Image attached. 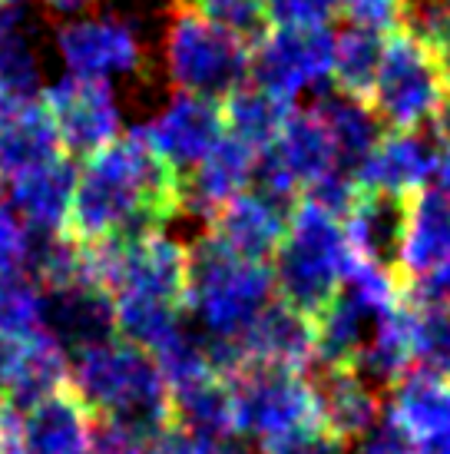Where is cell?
<instances>
[{
  "mask_svg": "<svg viewBox=\"0 0 450 454\" xmlns=\"http://www.w3.org/2000/svg\"><path fill=\"white\" fill-rule=\"evenodd\" d=\"M232 381L238 438L265 444L308 425H322L318 388L308 375L275 372V368H242Z\"/></svg>",
  "mask_w": 450,
  "mask_h": 454,
  "instance_id": "ba28073f",
  "label": "cell"
},
{
  "mask_svg": "<svg viewBox=\"0 0 450 454\" xmlns=\"http://www.w3.org/2000/svg\"><path fill=\"white\" fill-rule=\"evenodd\" d=\"M255 166H259V153L225 133L219 146L182 176V209L209 223L225 202L252 190Z\"/></svg>",
  "mask_w": 450,
  "mask_h": 454,
  "instance_id": "ac0fdd59",
  "label": "cell"
},
{
  "mask_svg": "<svg viewBox=\"0 0 450 454\" xmlns=\"http://www.w3.org/2000/svg\"><path fill=\"white\" fill-rule=\"evenodd\" d=\"M40 103L53 120L60 150L83 163L87 156L106 150L123 137V106L112 83L63 74L43 87Z\"/></svg>",
  "mask_w": 450,
  "mask_h": 454,
  "instance_id": "9c48e42d",
  "label": "cell"
},
{
  "mask_svg": "<svg viewBox=\"0 0 450 454\" xmlns=\"http://www.w3.org/2000/svg\"><path fill=\"white\" fill-rule=\"evenodd\" d=\"M70 391L97 425L156 438L173 425L169 388L156 358L123 339H106L70 358Z\"/></svg>",
  "mask_w": 450,
  "mask_h": 454,
  "instance_id": "3957f363",
  "label": "cell"
},
{
  "mask_svg": "<svg viewBox=\"0 0 450 454\" xmlns=\"http://www.w3.org/2000/svg\"><path fill=\"white\" fill-rule=\"evenodd\" d=\"M407 299L411 309V332H414V358L417 368L450 375V309L424 299Z\"/></svg>",
  "mask_w": 450,
  "mask_h": 454,
  "instance_id": "4dcf8cb0",
  "label": "cell"
},
{
  "mask_svg": "<svg viewBox=\"0 0 450 454\" xmlns=\"http://www.w3.org/2000/svg\"><path fill=\"white\" fill-rule=\"evenodd\" d=\"M265 153L295 179V186L301 192L314 186L318 179H325L328 173L341 169L335 146H331V137H328L322 116L314 114V106H295L285 129L278 133L275 146Z\"/></svg>",
  "mask_w": 450,
  "mask_h": 454,
  "instance_id": "7402d4cb",
  "label": "cell"
},
{
  "mask_svg": "<svg viewBox=\"0 0 450 454\" xmlns=\"http://www.w3.org/2000/svg\"><path fill=\"white\" fill-rule=\"evenodd\" d=\"M434 176H438V137L424 129H384L375 150L354 169V179L364 192H377L398 202L434 186Z\"/></svg>",
  "mask_w": 450,
  "mask_h": 454,
  "instance_id": "7c38bea8",
  "label": "cell"
},
{
  "mask_svg": "<svg viewBox=\"0 0 450 454\" xmlns=\"http://www.w3.org/2000/svg\"><path fill=\"white\" fill-rule=\"evenodd\" d=\"M159 454H245V442L238 434H219V431H192V428H169L156 438Z\"/></svg>",
  "mask_w": 450,
  "mask_h": 454,
  "instance_id": "d6a6232c",
  "label": "cell"
},
{
  "mask_svg": "<svg viewBox=\"0 0 450 454\" xmlns=\"http://www.w3.org/2000/svg\"><path fill=\"white\" fill-rule=\"evenodd\" d=\"M371 322L375 318L364 316L345 292H338L335 299L314 316V365H322L325 372L354 368L364 348V339L371 332Z\"/></svg>",
  "mask_w": 450,
  "mask_h": 454,
  "instance_id": "4316f807",
  "label": "cell"
},
{
  "mask_svg": "<svg viewBox=\"0 0 450 454\" xmlns=\"http://www.w3.org/2000/svg\"><path fill=\"white\" fill-rule=\"evenodd\" d=\"M100 0H43V7L53 13H60L66 20H74V17H87L93 7H97Z\"/></svg>",
  "mask_w": 450,
  "mask_h": 454,
  "instance_id": "b9f144b4",
  "label": "cell"
},
{
  "mask_svg": "<svg viewBox=\"0 0 450 454\" xmlns=\"http://www.w3.org/2000/svg\"><path fill=\"white\" fill-rule=\"evenodd\" d=\"M414 451V448H411ZM414 454H450V444H434V448H417Z\"/></svg>",
  "mask_w": 450,
  "mask_h": 454,
  "instance_id": "f6af8a7d",
  "label": "cell"
},
{
  "mask_svg": "<svg viewBox=\"0 0 450 454\" xmlns=\"http://www.w3.org/2000/svg\"><path fill=\"white\" fill-rule=\"evenodd\" d=\"M57 153H63L60 139L43 103H0V179L4 183Z\"/></svg>",
  "mask_w": 450,
  "mask_h": 454,
  "instance_id": "44dd1931",
  "label": "cell"
},
{
  "mask_svg": "<svg viewBox=\"0 0 450 454\" xmlns=\"http://www.w3.org/2000/svg\"><path fill=\"white\" fill-rule=\"evenodd\" d=\"M314 388H318L322 425L341 444L364 442L377 431L384 398L375 381L358 375L354 368H331L322 375V381H314Z\"/></svg>",
  "mask_w": 450,
  "mask_h": 454,
  "instance_id": "ffe728a7",
  "label": "cell"
},
{
  "mask_svg": "<svg viewBox=\"0 0 450 454\" xmlns=\"http://www.w3.org/2000/svg\"><path fill=\"white\" fill-rule=\"evenodd\" d=\"M80 163L66 153H57L43 163L7 179V196L13 213L37 236H66L70 206H74Z\"/></svg>",
  "mask_w": 450,
  "mask_h": 454,
  "instance_id": "2e32d148",
  "label": "cell"
},
{
  "mask_svg": "<svg viewBox=\"0 0 450 454\" xmlns=\"http://www.w3.org/2000/svg\"><path fill=\"white\" fill-rule=\"evenodd\" d=\"M182 209V176L156 156L143 127L123 129L80 163L66 236L106 242L166 226Z\"/></svg>",
  "mask_w": 450,
  "mask_h": 454,
  "instance_id": "6da1fadb",
  "label": "cell"
},
{
  "mask_svg": "<svg viewBox=\"0 0 450 454\" xmlns=\"http://www.w3.org/2000/svg\"><path fill=\"white\" fill-rule=\"evenodd\" d=\"M358 255L351 249L345 219L312 200H299L288 213L285 239L272 259L278 299L318 316L335 299Z\"/></svg>",
  "mask_w": 450,
  "mask_h": 454,
  "instance_id": "277c9868",
  "label": "cell"
},
{
  "mask_svg": "<svg viewBox=\"0 0 450 454\" xmlns=\"http://www.w3.org/2000/svg\"><path fill=\"white\" fill-rule=\"evenodd\" d=\"M156 438H159V434H156ZM156 438H143V434L112 428V425H97L87 454H159Z\"/></svg>",
  "mask_w": 450,
  "mask_h": 454,
  "instance_id": "74e56055",
  "label": "cell"
},
{
  "mask_svg": "<svg viewBox=\"0 0 450 454\" xmlns=\"http://www.w3.org/2000/svg\"><path fill=\"white\" fill-rule=\"evenodd\" d=\"M411 368H417L414 358V332H411V309L407 299H400L391 312L377 316L371 322V332L364 339V348L354 362V372L375 381L377 388H391L398 379H404Z\"/></svg>",
  "mask_w": 450,
  "mask_h": 454,
  "instance_id": "603a6c76",
  "label": "cell"
},
{
  "mask_svg": "<svg viewBox=\"0 0 450 454\" xmlns=\"http://www.w3.org/2000/svg\"><path fill=\"white\" fill-rule=\"evenodd\" d=\"M57 57L63 74L87 80H123L139 76L146 67V47L133 20L116 13H87L57 27Z\"/></svg>",
  "mask_w": 450,
  "mask_h": 454,
  "instance_id": "30bf717a",
  "label": "cell"
},
{
  "mask_svg": "<svg viewBox=\"0 0 450 454\" xmlns=\"http://www.w3.org/2000/svg\"><path fill=\"white\" fill-rule=\"evenodd\" d=\"M20 20V11H17V4H0V37L11 30L13 24Z\"/></svg>",
  "mask_w": 450,
  "mask_h": 454,
  "instance_id": "7bdbcfd3",
  "label": "cell"
},
{
  "mask_svg": "<svg viewBox=\"0 0 450 454\" xmlns=\"http://www.w3.org/2000/svg\"><path fill=\"white\" fill-rule=\"evenodd\" d=\"M43 332H50L74 358L83 348H93L106 339H116L112 322V295L97 289L89 282L63 286V289H43Z\"/></svg>",
  "mask_w": 450,
  "mask_h": 454,
  "instance_id": "d6986e66",
  "label": "cell"
},
{
  "mask_svg": "<svg viewBox=\"0 0 450 454\" xmlns=\"http://www.w3.org/2000/svg\"><path fill=\"white\" fill-rule=\"evenodd\" d=\"M268 27H331L341 0H265Z\"/></svg>",
  "mask_w": 450,
  "mask_h": 454,
  "instance_id": "836d02e7",
  "label": "cell"
},
{
  "mask_svg": "<svg viewBox=\"0 0 450 454\" xmlns=\"http://www.w3.org/2000/svg\"><path fill=\"white\" fill-rule=\"evenodd\" d=\"M450 262V192L440 186L414 192L404 200L400 239L394 253V272L404 286H414Z\"/></svg>",
  "mask_w": 450,
  "mask_h": 454,
  "instance_id": "9a60e30c",
  "label": "cell"
},
{
  "mask_svg": "<svg viewBox=\"0 0 450 454\" xmlns=\"http://www.w3.org/2000/svg\"><path fill=\"white\" fill-rule=\"evenodd\" d=\"M434 186L450 192V123L440 129L438 137V176H434Z\"/></svg>",
  "mask_w": 450,
  "mask_h": 454,
  "instance_id": "60d3db41",
  "label": "cell"
},
{
  "mask_svg": "<svg viewBox=\"0 0 450 454\" xmlns=\"http://www.w3.org/2000/svg\"><path fill=\"white\" fill-rule=\"evenodd\" d=\"M196 11H202L209 20L229 27L232 34L252 40L268 27V13H265V0H189Z\"/></svg>",
  "mask_w": 450,
  "mask_h": 454,
  "instance_id": "1f68e13d",
  "label": "cell"
},
{
  "mask_svg": "<svg viewBox=\"0 0 450 454\" xmlns=\"http://www.w3.org/2000/svg\"><path fill=\"white\" fill-rule=\"evenodd\" d=\"M272 262H252L229 253L209 232L189 246L186 322L209 345L219 372L236 375V345L268 302H275Z\"/></svg>",
  "mask_w": 450,
  "mask_h": 454,
  "instance_id": "7a4b0ae2",
  "label": "cell"
},
{
  "mask_svg": "<svg viewBox=\"0 0 450 454\" xmlns=\"http://www.w3.org/2000/svg\"><path fill=\"white\" fill-rule=\"evenodd\" d=\"M47 292L30 272H0V339H30L43 332Z\"/></svg>",
  "mask_w": 450,
  "mask_h": 454,
  "instance_id": "f546056e",
  "label": "cell"
},
{
  "mask_svg": "<svg viewBox=\"0 0 450 454\" xmlns=\"http://www.w3.org/2000/svg\"><path fill=\"white\" fill-rule=\"evenodd\" d=\"M341 17L351 27L394 34L404 20V0H341Z\"/></svg>",
  "mask_w": 450,
  "mask_h": 454,
  "instance_id": "d590c367",
  "label": "cell"
},
{
  "mask_svg": "<svg viewBox=\"0 0 450 454\" xmlns=\"http://www.w3.org/2000/svg\"><path fill=\"white\" fill-rule=\"evenodd\" d=\"M34 232L24 219L13 213V206L0 196V272H27Z\"/></svg>",
  "mask_w": 450,
  "mask_h": 454,
  "instance_id": "e575fe53",
  "label": "cell"
},
{
  "mask_svg": "<svg viewBox=\"0 0 450 454\" xmlns=\"http://www.w3.org/2000/svg\"><path fill=\"white\" fill-rule=\"evenodd\" d=\"M314 114L322 116L331 146H335L338 166L345 173H354L368 153L375 150V143L384 133V123L377 114L361 100H351L338 90H325L314 97Z\"/></svg>",
  "mask_w": 450,
  "mask_h": 454,
  "instance_id": "cb8c5ba5",
  "label": "cell"
},
{
  "mask_svg": "<svg viewBox=\"0 0 450 454\" xmlns=\"http://www.w3.org/2000/svg\"><path fill=\"white\" fill-rule=\"evenodd\" d=\"M285 206L272 202L255 190H245L209 219V236L222 242L229 253L252 259V262H272L278 246L285 239L288 226Z\"/></svg>",
  "mask_w": 450,
  "mask_h": 454,
  "instance_id": "e0dca14e",
  "label": "cell"
},
{
  "mask_svg": "<svg viewBox=\"0 0 450 454\" xmlns=\"http://www.w3.org/2000/svg\"><path fill=\"white\" fill-rule=\"evenodd\" d=\"M388 34L364 30V27H345L335 34V60H331V90L345 93L351 100H371L381 57H384Z\"/></svg>",
  "mask_w": 450,
  "mask_h": 454,
  "instance_id": "83f0119b",
  "label": "cell"
},
{
  "mask_svg": "<svg viewBox=\"0 0 450 454\" xmlns=\"http://www.w3.org/2000/svg\"><path fill=\"white\" fill-rule=\"evenodd\" d=\"M143 133L156 156L179 176H186L225 137L222 103L173 90V97L143 123Z\"/></svg>",
  "mask_w": 450,
  "mask_h": 454,
  "instance_id": "8fae6325",
  "label": "cell"
},
{
  "mask_svg": "<svg viewBox=\"0 0 450 454\" xmlns=\"http://www.w3.org/2000/svg\"><path fill=\"white\" fill-rule=\"evenodd\" d=\"M358 454H414V451H411V444L400 442L394 431L381 428V431H375L371 438H364Z\"/></svg>",
  "mask_w": 450,
  "mask_h": 454,
  "instance_id": "ab89813d",
  "label": "cell"
},
{
  "mask_svg": "<svg viewBox=\"0 0 450 454\" xmlns=\"http://www.w3.org/2000/svg\"><path fill=\"white\" fill-rule=\"evenodd\" d=\"M222 120L225 133L236 137L238 143L252 146L255 153H265L275 146L278 133L285 129L288 116L295 114V106L285 100H278L272 93H265L255 83H242L229 97H222Z\"/></svg>",
  "mask_w": 450,
  "mask_h": 454,
  "instance_id": "d4e9b609",
  "label": "cell"
},
{
  "mask_svg": "<svg viewBox=\"0 0 450 454\" xmlns=\"http://www.w3.org/2000/svg\"><path fill=\"white\" fill-rule=\"evenodd\" d=\"M368 106L377 114L384 129L440 133L450 120V100L438 51L407 34L404 27L388 34Z\"/></svg>",
  "mask_w": 450,
  "mask_h": 454,
  "instance_id": "8992f818",
  "label": "cell"
},
{
  "mask_svg": "<svg viewBox=\"0 0 450 454\" xmlns=\"http://www.w3.org/2000/svg\"><path fill=\"white\" fill-rule=\"evenodd\" d=\"M335 34L328 27H265L249 43V83L299 106L331 90Z\"/></svg>",
  "mask_w": 450,
  "mask_h": 454,
  "instance_id": "52a82bcc",
  "label": "cell"
},
{
  "mask_svg": "<svg viewBox=\"0 0 450 454\" xmlns=\"http://www.w3.org/2000/svg\"><path fill=\"white\" fill-rule=\"evenodd\" d=\"M238 372L242 368H275L305 375L314 365V316L295 305L268 302L249 332L236 345Z\"/></svg>",
  "mask_w": 450,
  "mask_h": 454,
  "instance_id": "5bb4252c",
  "label": "cell"
},
{
  "mask_svg": "<svg viewBox=\"0 0 450 454\" xmlns=\"http://www.w3.org/2000/svg\"><path fill=\"white\" fill-rule=\"evenodd\" d=\"M404 292L411 299H424V302H438L444 309H450V262L440 265L438 272H431L427 278L414 282V286H404Z\"/></svg>",
  "mask_w": 450,
  "mask_h": 454,
  "instance_id": "f35d334b",
  "label": "cell"
},
{
  "mask_svg": "<svg viewBox=\"0 0 450 454\" xmlns=\"http://www.w3.org/2000/svg\"><path fill=\"white\" fill-rule=\"evenodd\" d=\"M381 421L414 451L450 444V375L411 368L384 395Z\"/></svg>",
  "mask_w": 450,
  "mask_h": 454,
  "instance_id": "4fadbf2b",
  "label": "cell"
},
{
  "mask_svg": "<svg viewBox=\"0 0 450 454\" xmlns=\"http://www.w3.org/2000/svg\"><path fill=\"white\" fill-rule=\"evenodd\" d=\"M345 448L348 444L338 442L331 431H325V425H308L259 444V454H345Z\"/></svg>",
  "mask_w": 450,
  "mask_h": 454,
  "instance_id": "8d00e7d4",
  "label": "cell"
},
{
  "mask_svg": "<svg viewBox=\"0 0 450 454\" xmlns=\"http://www.w3.org/2000/svg\"><path fill=\"white\" fill-rule=\"evenodd\" d=\"M163 70L173 90L222 100L249 80V40L173 0L163 34Z\"/></svg>",
  "mask_w": 450,
  "mask_h": 454,
  "instance_id": "5b68a950",
  "label": "cell"
},
{
  "mask_svg": "<svg viewBox=\"0 0 450 454\" xmlns=\"http://www.w3.org/2000/svg\"><path fill=\"white\" fill-rule=\"evenodd\" d=\"M43 74H40L37 47L24 30V17L0 37V103L40 100Z\"/></svg>",
  "mask_w": 450,
  "mask_h": 454,
  "instance_id": "f1b7e54d",
  "label": "cell"
},
{
  "mask_svg": "<svg viewBox=\"0 0 450 454\" xmlns=\"http://www.w3.org/2000/svg\"><path fill=\"white\" fill-rule=\"evenodd\" d=\"M440 57V74H444V87H447V100H450V47L447 51H438Z\"/></svg>",
  "mask_w": 450,
  "mask_h": 454,
  "instance_id": "ee69618b",
  "label": "cell"
},
{
  "mask_svg": "<svg viewBox=\"0 0 450 454\" xmlns=\"http://www.w3.org/2000/svg\"><path fill=\"white\" fill-rule=\"evenodd\" d=\"M0 4H20V0H0Z\"/></svg>",
  "mask_w": 450,
  "mask_h": 454,
  "instance_id": "bcb514c9",
  "label": "cell"
},
{
  "mask_svg": "<svg viewBox=\"0 0 450 454\" xmlns=\"http://www.w3.org/2000/svg\"><path fill=\"white\" fill-rule=\"evenodd\" d=\"M400 215H404V202L377 196V192H364L354 200V206L345 215V232L358 259L368 262H384L394 269V253H398L400 239Z\"/></svg>",
  "mask_w": 450,
  "mask_h": 454,
  "instance_id": "484cf974",
  "label": "cell"
}]
</instances>
